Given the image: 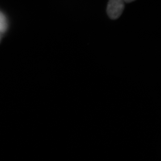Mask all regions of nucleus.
<instances>
[{
    "label": "nucleus",
    "mask_w": 161,
    "mask_h": 161,
    "mask_svg": "<svg viewBox=\"0 0 161 161\" xmlns=\"http://www.w3.org/2000/svg\"><path fill=\"white\" fill-rule=\"evenodd\" d=\"M8 22L5 15L0 11V34L6 32L8 28Z\"/></svg>",
    "instance_id": "f03ea898"
},
{
    "label": "nucleus",
    "mask_w": 161,
    "mask_h": 161,
    "mask_svg": "<svg viewBox=\"0 0 161 161\" xmlns=\"http://www.w3.org/2000/svg\"><path fill=\"white\" fill-rule=\"evenodd\" d=\"M125 3L123 0H109L107 13L111 19H117L121 15L125 9Z\"/></svg>",
    "instance_id": "f257e3e1"
},
{
    "label": "nucleus",
    "mask_w": 161,
    "mask_h": 161,
    "mask_svg": "<svg viewBox=\"0 0 161 161\" xmlns=\"http://www.w3.org/2000/svg\"><path fill=\"white\" fill-rule=\"evenodd\" d=\"M125 3H132V2H134L136 0H123Z\"/></svg>",
    "instance_id": "7ed1b4c3"
},
{
    "label": "nucleus",
    "mask_w": 161,
    "mask_h": 161,
    "mask_svg": "<svg viewBox=\"0 0 161 161\" xmlns=\"http://www.w3.org/2000/svg\"><path fill=\"white\" fill-rule=\"evenodd\" d=\"M0 40H1V37H0Z\"/></svg>",
    "instance_id": "20e7f679"
}]
</instances>
